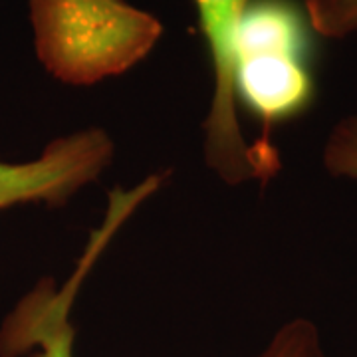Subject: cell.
I'll list each match as a JSON object with an SVG mask.
<instances>
[{
  "label": "cell",
  "instance_id": "1",
  "mask_svg": "<svg viewBox=\"0 0 357 357\" xmlns=\"http://www.w3.org/2000/svg\"><path fill=\"white\" fill-rule=\"evenodd\" d=\"M28 14L40 66L76 88L126 74L163 36L161 20L128 0H28Z\"/></svg>",
  "mask_w": 357,
  "mask_h": 357
},
{
  "label": "cell",
  "instance_id": "2",
  "mask_svg": "<svg viewBox=\"0 0 357 357\" xmlns=\"http://www.w3.org/2000/svg\"><path fill=\"white\" fill-rule=\"evenodd\" d=\"M312 26L290 0H255L236 28V102L270 129L312 107L316 79L310 66Z\"/></svg>",
  "mask_w": 357,
  "mask_h": 357
},
{
  "label": "cell",
  "instance_id": "3",
  "mask_svg": "<svg viewBox=\"0 0 357 357\" xmlns=\"http://www.w3.org/2000/svg\"><path fill=\"white\" fill-rule=\"evenodd\" d=\"M161 185V175H149L131 189H115L109 195L102 225L91 232L84 255L66 282L56 284L52 278H42L2 319L0 357H74L76 326L72 312L79 288L117 230Z\"/></svg>",
  "mask_w": 357,
  "mask_h": 357
},
{
  "label": "cell",
  "instance_id": "4",
  "mask_svg": "<svg viewBox=\"0 0 357 357\" xmlns=\"http://www.w3.org/2000/svg\"><path fill=\"white\" fill-rule=\"evenodd\" d=\"M252 2L255 0H195L213 66V98L203 123L204 163L227 185L268 178L280 169L278 157L246 143L236 107L234 40L244 10Z\"/></svg>",
  "mask_w": 357,
  "mask_h": 357
},
{
  "label": "cell",
  "instance_id": "5",
  "mask_svg": "<svg viewBox=\"0 0 357 357\" xmlns=\"http://www.w3.org/2000/svg\"><path fill=\"white\" fill-rule=\"evenodd\" d=\"M114 155L107 131L88 128L52 139L30 161H0V211L18 204L64 206L112 165Z\"/></svg>",
  "mask_w": 357,
  "mask_h": 357
},
{
  "label": "cell",
  "instance_id": "6",
  "mask_svg": "<svg viewBox=\"0 0 357 357\" xmlns=\"http://www.w3.org/2000/svg\"><path fill=\"white\" fill-rule=\"evenodd\" d=\"M252 357H326L318 328L304 318L286 321L270 337L262 351Z\"/></svg>",
  "mask_w": 357,
  "mask_h": 357
},
{
  "label": "cell",
  "instance_id": "7",
  "mask_svg": "<svg viewBox=\"0 0 357 357\" xmlns=\"http://www.w3.org/2000/svg\"><path fill=\"white\" fill-rule=\"evenodd\" d=\"M312 30L326 38H345L357 32V0H306Z\"/></svg>",
  "mask_w": 357,
  "mask_h": 357
},
{
  "label": "cell",
  "instance_id": "8",
  "mask_svg": "<svg viewBox=\"0 0 357 357\" xmlns=\"http://www.w3.org/2000/svg\"><path fill=\"white\" fill-rule=\"evenodd\" d=\"M324 165L333 177L357 181V115L342 119L324 147Z\"/></svg>",
  "mask_w": 357,
  "mask_h": 357
}]
</instances>
